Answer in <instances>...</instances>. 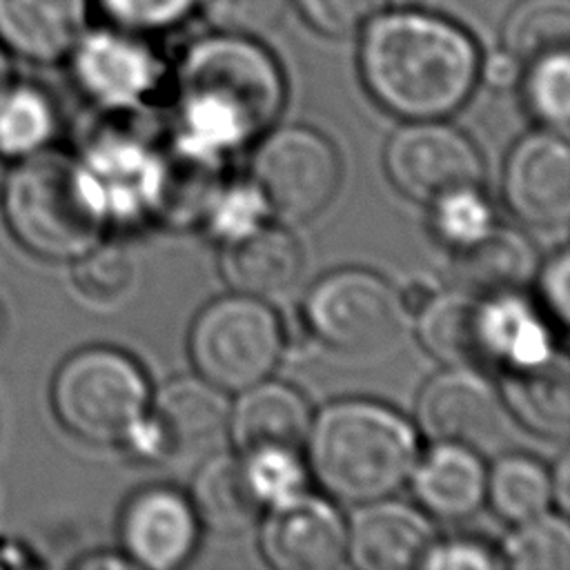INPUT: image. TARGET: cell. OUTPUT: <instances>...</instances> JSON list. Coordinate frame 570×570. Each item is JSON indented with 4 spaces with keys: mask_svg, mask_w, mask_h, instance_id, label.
Instances as JSON below:
<instances>
[{
    "mask_svg": "<svg viewBox=\"0 0 570 570\" xmlns=\"http://www.w3.org/2000/svg\"><path fill=\"white\" fill-rule=\"evenodd\" d=\"M361 33L363 85L403 120H441L463 107L479 82L476 42L439 13L396 7L381 11Z\"/></svg>",
    "mask_w": 570,
    "mask_h": 570,
    "instance_id": "6da1fadb",
    "label": "cell"
},
{
    "mask_svg": "<svg viewBox=\"0 0 570 570\" xmlns=\"http://www.w3.org/2000/svg\"><path fill=\"white\" fill-rule=\"evenodd\" d=\"M180 136L223 154L265 134L285 105V78L256 38L220 33L191 42L178 65Z\"/></svg>",
    "mask_w": 570,
    "mask_h": 570,
    "instance_id": "7a4b0ae2",
    "label": "cell"
},
{
    "mask_svg": "<svg viewBox=\"0 0 570 570\" xmlns=\"http://www.w3.org/2000/svg\"><path fill=\"white\" fill-rule=\"evenodd\" d=\"M307 465L327 494L345 503H370L399 492L419 459L414 425L396 410L347 399L312 419Z\"/></svg>",
    "mask_w": 570,
    "mask_h": 570,
    "instance_id": "3957f363",
    "label": "cell"
},
{
    "mask_svg": "<svg viewBox=\"0 0 570 570\" xmlns=\"http://www.w3.org/2000/svg\"><path fill=\"white\" fill-rule=\"evenodd\" d=\"M0 209L22 249L56 263H71L91 249L109 223L80 160L49 147L4 171Z\"/></svg>",
    "mask_w": 570,
    "mask_h": 570,
    "instance_id": "277c9868",
    "label": "cell"
},
{
    "mask_svg": "<svg viewBox=\"0 0 570 570\" xmlns=\"http://www.w3.org/2000/svg\"><path fill=\"white\" fill-rule=\"evenodd\" d=\"M140 365L114 347H85L62 361L51 381L58 421L94 445L125 448L149 405Z\"/></svg>",
    "mask_w": 570,
    "mask_h": 570,
    "instance_id": "5b68a950",
    "label": "cell"
},
{
    "mask_svg": "<svg viewBox=\"0 0 570 570\" xmlns=\"http://www.w3.org/2000/svg\"><path fill=\"white\" fill-rule=\"evenodd\" d=\"M405 318L396 287L356 267L321 278L303 305L309 336L332 354L358 363L392 354L403 338Z\"/></svg>",
    "mask_w": 570,
    "mask_h": 570,
    "instance_id": "8992f818",
    "label": "cell"
},
{
    "mask_svg": "<svg viewBox=\"0 0 570 570\" xmlns=\"http://www.w3.org/2000/svg\"><path fill=\"white\" fill-rule=\"evenodd\" d=\"M285 350V332L267 301L229 294L209 303L189 330L191 363L223 392L269 379Z\"/></svg>",
    "mask_w": 570,
    "mask_h": 570,
    "instance_id": "52a82bcc",
    "label": "cell"
},
{
    "mask_svg": "<svg viewBox=\"0 0 570 570\" xmlns=\"http://www.w3.org/2000/svg\"><path fill=\"white\" fill-rule=\"evenodd\" d=\"M232 403L203 376L167 381L125 443L134 456L174 470H187L223 450L229 439Z\"/></svg>",
    "mask_w": 570,
    "mask_h": 570,
    "instance_id": "ba28073f",
    "label": "cell"
},
{
    "mask_svg": "<svg viewBox=\"0 0 570 570\" xmlns=\"http://www.w3.org/2000/svg\"><path fill=\"white\" fill-rule=\"evenodd\" d=\"M252 183L269 214L285 223H305L336 196L341 158L323 134L301 125L281 127L258 145L252 158Z\"/></svg>",
    "mask_w": 570,
    "mask_h": 570,
    "instance_id": "9c48e42d",
    "label": "cell"
},
{
    "mask_svg": "<svg viewBox=\"0 0 570 570\" xmlns=\"http://www.w3.org/2000/svg\"><path fill=\"white\" fill-rule=\"evenodd\" d=\"M383 163L392 185L425 205L479 187L483 178L474 142L441 120H407L390 136Z\"/></svg>",
    "mask_w": 570,
    "mask_h": 570,
    "instance_id": "30bf717a",
    "label": "cell"
},
{
    "mask_svg": "<svg viewBox=\"0 0 570 570\" xmlns=\"http://www.w3.org/2000/svg\"><path fill=\"white\" fill-rule=\"evenodd\" d=\"M416 423L432 443H456L479 454L508 443L512 416L501 392L474 367H448L416 399Z\"/></svg>",
    "mask_w": 570,
    "mask_h": 570,
    "instance_id": "8fae6325",
    "label": "cell"
},
{
    "mask_svg": "<svg viewBox=\"0 0 570 570\" xmlns=\"http://www.w3.org/2000/svg\"><path fill=\"white\" fill-rule=\"evenodd\" d=\"M65 60L76 87L111 111L140 107L163 73L151 49L125 29H85Z\"/></svg>",
    "mask_w": 570,
    "mask_h": 570,
    "instance_id": "7c38bea8",
    "label": "cell"
},
{
    "mask_svg": "<svg viewBox=\"0 0 570 570\" xmlns=\"http://www.w3.org/2000/svg\"><path fill=\"white\" fill-rule=\"evenodd\" d=\"M503 198L532 229H566L570 218V151L563 134L541 129L523 136L503 167Z\"/></svg>",
    "mask_w": 570,
    "mask_h": 570,
    "instance_id": "4fadbf2b",
    "label": "cell"
},
{
    "mask_svg": "<svg viewBox=\"0 0 570 570\" xmlns=\"http://www.w3.org/2000/svg\"><path fill=\"white\" fill-rule=\"evenodd\" d=\"M261 550L278 570H334L347 559L345 521L330 501L301 492L269 505Z\"/></svg>",
    "mask_w": 570,
    "mask_h": 570,
    "instance_id": "5bb4252c",
    "label": "cell"
},
{
    "mask_svg": "<svg viewBox=\"0 0 570 570\" xmlns=\"http://www.w3.org/2000/svg\"><path fill=\"white\" fill-rule=\"evenodd\" d=\"M200 521L189 497L167 485L136 492L122 508L120 541L134 568L174 570L196 550Z\"/></svg>",
    "mask_w": 570,
    "mask_h": 570,
    "instance_id": "9a60e30c",
    "label": "cell"
},
{
    "mask_svg": "<svg viewBox=\"0 0 570 570\" xmlns=\"http://www.w3.org/2000/svg\"><path fill=\"white\" fill-rule=\"evenodd\" d=\"M220 154L180 136L149 154L145 176V212L171 227L203 220L220 189Z\"/></svg>",
    "mask_w": 570,
    "mask_h": 570,
    "instance_id": "2e32d148",
    "label": "cell"
},
{
    "mask_svg": "<svg viewBox=\"0 0 570 570\" xmlns=\"http://www.w3.org/2000/svg\"><path fill=\"white\" fill-rule=\"evenodd\" d=\"M432 541L430 519L390 497L361 503L345 523V557L361 570L419 568Z\"/></svg>",
    "mask_w": 570,
    "mask_h": 570,
    "instance_id": "e0dca14e",
    "label": "cell"
},
{
    "mask_svg": "<svg viewBox=\"0 0 570 570\" xmlns=\"http://www.w3.org/2000/svg\"><path fill=\"white\" fill-rule=\"evenodd\" d=\"M89 0H0V45L29 65L67 58L87 29Z\"/></svg>",
    "mask_w": 570,
    "mask_h": 570,
    "instance_id": "ac0fdd59",
    "label": "cell"
},
{
    "mask_svg": "<svg viewBox=\"0 0 570 570\" xmlns=\"http://www.w3.org/2000/svg\"><path fill=\"white\" fill-rule=\"evenodd\" d=\"M220 274L236 294L261 301L287 294L303 274V249L292 232L276 225L223 243Z\"/></svg>",
    "mask_w": 570,
    "mask_h": 570,
    "instance_id": "d6986e66",
    "label": "cell"
},
{
    "mask_svg": "<svg viewBox=\"0 0 570 570\" xmlns=\"http://www.w3.org/2000/svg\"><path fill=\"white\" fill-rule=\"evenodd\" d=\"M312 412L298 390L278 381H261L245 390L229 412V439L240 454L263 448L301 450Z\"/></svg>",
    "mask_w": 570,
    "mask_h": 570,
    "instance_id": "ffe728a7",
    "label": "cell"
},
{
    "mask_svg": "<svg viewBox=\"0 0 570 570\" xmlns=\"http://www.w3.org/2000/svg\"><path fill=\"white\" fill-rule=\"evenodd\" d=\"M485 476L483 454L456 443H434L416 459L410 483L425 512L456 521L474 514L485 501Z\"/></svg>",
    "mask_w": 570,
    "mask_h": 570,
    "instance_id": "44dd1931",
    "label": "cell"
},
{
    "mask_svg": "<svg viewBox=\"0 0 570 570\" xmlns=\"http://www.w3.org/2000/svg\"><path fill=\"white\" fill-rule=\"evenodd\" d=\"M416 334L425 352L445 367H488L483 296L465 289L436 292L416 312Z\"/></svg>",
    "mask_w": 570,
    "mask_h": 570,
    "instance_id": "7402d4cb",
    "label": "cell"
},
{
    "mask_svg": "<svg viewBox=\"0 0 570 570\" xmlns=\"http://www.w3.org/2000/svg\"><path fill=\"white\" fill-rule=\"evenodd\" d=\"M189 501L198 521L225 537L254 528L265 508L247 479L240 454L223 450L196 465Z\"/></svg>",
    "mask_w": 570,
    "mask_h": 570,
    "instance_id": "603a6c76",
    "label": "cell"
},
{
    "mask_svg": "<svg viewBox=\"0 0 570 570\" xmlns=\"http://www.w3.org/2000/svg\"><path fill=\"white\" fill-rule=\"evenodd\" d=\"M537 272L532 243L508 227H494L479 240L454 249L452 276L461 289L494 296L521 289Z\"/></svg>",
    "mask_w": 570,
    "mask_h": 570,
    "instance_id": "cb8c5ba5",
    "label": "cell"
},
{
    "mask_svg": "<svg viewBox=\"0 0 570 570\" xmlns=\"http://www.w3.org/2000/svg\"><path fill=\"white\" fill-rule=\"evenodd\" d=\"M501 399L512 419L546 439H566L570 430V374L563 354L548 361L508 370Z\"/></svg>",
    "mask_w": 570,
    "mask_h": 570,
    "instance_id": "d4e9b609",
    "label": "cell"
},
{
    "mask_svg": "<svg viewBox=\"0 0 570 570\" xmlns=\"http://www.w3.org/2000/svg\"><path fill=\"white\" fill-rule=\"evenodd\" d=\"M483 323L492 365L521 370L554 354L548 327L517 292L483 296Z\"/></svg>",
    "mask_w": 570,
    "mask_h": 570,
    "instance_id": "484cf974",
    "label": "cell"
},
{
    "mask_svg": "<svg viewBox=\"0 0 570 570\" xmlns=\"http://www.w3.org/2000/svg\"><path fill=\"white\" fill-rule=\"evenodd\" d=\"M58 131V109L47 89L9 80L0 91V156L20 160L49 147Z\"/></svg>",
    "mask_w": 570,
    "mask_h": 570,
    "instance_id": "4316f807",
    "label": "cell"
},
{
    "mask_svg": "<svg viewBox=\"0 0 570 570\" xmlns=\"http://www.w3.org/2000/svg\"><path fill=\"white\" fill-rule=\"evenodd\" d=\"M485 499L512 525L532 519L552 503L550 472L532 456L503 454L488 470Z\"/></svg>",
    "mask_w": 570,
    "mask_h": 570,
    "instance_id": "83f0119b",
    "label": "cell"
},
{
    "mask_svg": "<svg viewBox=\"0 0 570 570\" xmlns=\"http://www.w3.org/2000/svg\"><path fill=\"white\" fill-rule=\"evenodd\" d=\"M570 0H519L501 24V49L528 65L568 51Z\"/></svg>",
    "mask_w": 570,
    "mask_h": 570,
    "instance_id": "f1b7e54d",
    "label": "cell"
},
{
    "mask_svg": "<svg viewBox=\"0 0 570 570\" xmlns=\"http://www.w3.org/2000/svg\"><path fill=\"white\" fill-rule=\"evenodd\" d=\"M497 554L501 566L517 570H570V528L566 517L546 510L514 523Z\"/></svg>",
    "mask_w": 570,
    "mask_h": 570,
    "instance_id": "f546056e",
    "label": "cell"
},
{
    "mask_svg": "<svg viewBox=\"0 0 570 570\" xmlns=\"http://www.w3.org/2000/svg\"><path fill=\"white\" fill-rule=\"evenodd\" d=\"M136 283V261L118 243L98 240L82 256L71 261V285L91 305L120 303Z\"/></svg>",
    "mask_w": 570,
    "mask_h": 570,
    "instance_id": "4dcf8cb0",
    "label": "cell"
},
{
    "mask_svg": "<svg viewBox=\"0 0 570 570\" xmlns=\"http://www.w3.org/2000/svg\"><path fill=\"white\" fill-rule=\"evenodd\" d=\"M523 100L539 125L566 134L570 122V58L568 51L548 53L528 62Z\"/></svg>",
    "mask_w": 570,
    "mask_h": 570,
    "instance_id": "1f68e13d",
    "label": "cell"
},
{
    "mask_svg": "<svg viewBox=\"0 0 570 570\" xmlns=\"http://www.w3.org/2000/svg\"><path fill=\"white\" fill-rule=\"evenodd\" d=\"M247 479L265 508L305 492L307 470L298 450L263 448L240 454Z\"/></svg>",
    "mask_w": 570,
    "mask_h": 570,
    "instance_id": "d6a6232c",
    "label": "cell"
},
{
    "mask_svg": "<svg viewBox=\"0 0 570 570\" xmlns=\"http://www.w3.org/2000/svg\"><path fill=\"white\" fill-rule=\"evenodd\" d=\"M432 229L450 249H461L492 229V209L479 187L448 194L432 203Z\"/></svg>",
    "mask_w": 570,
    "mask_h": 570,
    "instance_id": "836d02e7",
    "label": "cell"
},
{
    "mask_svg": "<svg viewBox=\"0 0 570 570\" xmlns=\"http://www.w3.org/2000/svg\"><path fill=\"white\" fill-rule=\"evenodd\" d=\"M269 209L254 183L220 185L214 194L203 223L220 243L234 240L265 223Z\"/></svg>",
    "mask_w": 570,
    "mask_h": 570,
    "instance_id": "e575fe53",
    "label": "cell"
},
{
    "mask_svg": "<svg viewBox=\"0 0 570 570\" xmlns=\"http://www.w3.org/2000/svg\"><path fill=\"white\" fill-rule=\"evenodd\" d=\"M289 0H198L207 24L220 33L258 38L274 31Z\"/></svg>",
    "mask_w": 570,
    "mask_h": 570,
    "instance_id": "d590c367",
    "label": "cell"
},
{
    "mask_svg": "<svg viewBox=\"0 0 570 570\" xmlns=\"http://www.w3.org/2000/svg\"><path fill=\"white\" fill-rule=\"evenodd\" d=\"M305 22L327 38L361 33L387 4V0H294Z\"/></svg>",
    "mask_w": 570,
    "mask_h": 570,
    "instance_id": "8d00e7d4",
    "label": "cell"
},
{
    "mask_svg": "<svg viewBox=\"0 0 570 570\" xmlns=\"http://www.w3.org/2000/svg\"><path fill=\"white\" fill-rule=\"evenodd\" d=\"M125 31H160L183 22L198 0H96Z\"/></svg>",
    "mask_w": 570,
    "mask_h": 570,
    "instance_id": "74e56055",
    "label": "cell"
},
{
    "mask_svg": "<svg viewBox=\"0 0 570 570\" xmlns=\"http://www.w3.org/2000/svg\"><path fill=\"white\" fill-rule=\"evenodd\" d=\"M419 568L428 570H492L503 568L499 554L474 539L432 541Z\"/></svg>",
    "mask_w": 570,
    "mask_h": 570,
    "instance_id": "f35d334b",
    "label": "cell"
},
{
    "mask_svg": "<svg viewBox=\"0 0 570 570\" xmlns=\"http://www.w3.org/2000/svg\"><path fill=\"white\" fill-rule=\"evenodd\" d=\"M570 258L568 252H557L539 274V292L552 316L568 325L570 318Z\"/></svg>",
    "mask_w": 570,
    "mask_h": 570,
    "instance_id": "ab89813d",
    "label": "cell"
},
{
    "mask_svg": "<svg viewBox=\"0 0 570 570\" xmlns=\"http://www.w3.org/2000/svg\"><path fill=\"white\" fill-rule=\"evenodd\" d=\"M523 76V65L508 53L505 49H497L488 53L485 58L481 56L479 62V78L492 87V89H510L514 87Z\"/></svg>",
    "mask_w": 570,
    "mask_h": 570,
    "instance_id": "60d3db41",
    "label": "cell"
},
{
    "mask_svg": "<svg viewBox=\"0 0 570 570\" xmlns=\"http://www.w3.org/2000/svg\"><path fill=\"white\" fill-rule=\"evenodd\" d=\"M396 292H399V298H401L403 309H405L407 314H416L439 289L434 287V281H432L430 276L419 274V276L407 278V281L403 283V287L396 289Z\"/></svg>",
    "mask_w": 570,
    "mask_h": 570,
    "instance_id": "b9f144b4",
    "label": "cell"
},
{
    "mask_svg": "<svg viewBox=\"0 0 570 570\" xmlns=\"http://www.w3.org/2000/svg\"><path fill=\"white\" fill-rule=\"evenodd\" d=\"M550 483H552V503H557L561 514H566L570 505V461L566 454L552 468Z\"/></svg>",
    "mask_w": 570,
    "mask_h": 570,
    "instance_id": "7bdbcfd3",
    "label": "cell"
},
{
    "mask_svg": "<svg viewBox=\"0 0 570 570\" xmlns=\"http://www.w3.org/2000/svg\"><path fill=\"white\" fill-rule=\"evenodd\" d=\"M36 559L29 550H24L18 541L13 539H0V568L9 566V568H20V566H33Z\"/></svg>",
    "mask_w": 570,
    "mask_h": 570,
    "instance_id": "ee69618b",
    "label": "cell"
},
{
    "mask_svg": "<svg viewBox=\"0 0 570 570\" xmlns=\"http://www.w3.org/2000/svg\"><path fill=\"white\" fill-rule=\"evenodd\" d=\"M82 568H134V563L125 554H96L78 561Z\"/></svg>",
    "mask_w": 570,
    "mask_h": 570,
    "instance_id": "f6af8a7d",
    "label": "cell"
},
{
    "mask_svg": "<svg viewBox=\"0 0 570 570\" xmlns=\"http://www.w3.org/2000/svg\"><path fill=\"white\" fill-rule=\"evenodd\" d=\"M11 56L2 49V45H0V91L4 89V85L13 78V65H11Z\"/></svg>",
    "mask_w": 570,
    "mask_h": 570,
    "instance_id": "bcb514c9",
    "label": "cell"
},
{
    "mask_svg": "<svg viewBox=\"0 0 570 570\" xmlns=\"http://www.w3.org/2000/svg\"><path fill=\"white\" fill-rule=\"evenodd\" d=\"M4 330H7V318H4V312H2V305H0V345H2V338H4Z\"/></svg>",
    "mask_w": 570,
    "mask_h": 570,
    "instance_id": "7dc6e473",
    "label": "cell"
},
{
    "mask_svg": "<svg viewBox=\"0 0 570 570\" xmlns=\"http://www.w3.org/2000/svg\"><path fill=\"white\" fill-rule=\"evenodd\" d=\"M4 171H7V169H4V158H2V156H0V185H2V178H4Z\"/></svg>",
    "mask_w": 570,
    "mask_h": 570,
    "instance_id": "c3c4849f",
    "label": "cell"
}]
</instances>
